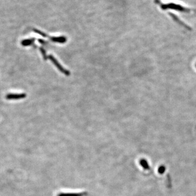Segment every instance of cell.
I'll list each match as a JSON object with an SVG mask.
<instances>
[{
    "label": "cell",
    "instance_id": "cell-3",
    "mask_svg": "<svg viewBox=\"0 0 196 196\" xmlns=\"http://www.w3.org/2000/svg\"><path fill=\"white\" fill-rule=\"evenodd\" d=\"M34 41H35V39H34V38H32V39H25V40H23V41L21 42V44H22V46H27L30 45L31 44H32Z\"/></svg>",
    "mask_w": 196,
    "mask_h": 196
},
{
    "label": "cell",
    "instance_id": "cell-4",
    "mask_svg": "<svg viewBox=\"0 0 196 196\" xmlns=\"http://www.w3.org/2000/svg\"><path fill=\"white\" fill-rule=\"evenodd\" d=\"M170 16H171V17H172L173 19L175 21H176L177 22H178V23H179L180 25H182V26H184V27H185V28H187V29H188H188H190V27H188V26H187V25H186L185 24H184V23H183V22H181V21H180V20L178 19V17H177L176 15H175L174 14H172V13H170Z\"/></svg>",
    "mask_w": 196,
    "mask_h": 196
},
{
    "label": "cell",
    "instance_id": "cell-5",
    "mask_svg": "<svg viewBox=\"0 0 196 196\" xmlns=\"http://www.w3.org/2000/svg\"><path fill=\"white\" fill-rule=\"evenodd\" d=\"M140 164L143 168L145 169V170H149L150 166L149 165V164L146 160H141L140 161Z\"/></svg>",
    "mask_w": 196,
    "mask_h": 196
},
{
    "label": "cell",
    "instance_id": "cell-1",
    "mask_svg": "<svg viewBox=\"0 0 196 196\" xmlns=\"http://www.w3.org/2000/svg\"><path fill=\"white\" fill-rule=\"evenodd\" d=\"M155 2L156 4H158L160 8L162 10H166L168 9H171L175 11L181 12H190V9L189 8H186L182 6L179 4H175L174 3H167V4H164L162 3L160 0H155Z\"/></svg>",
    "mask_w": 196,
    "mask_h": 196
},
{
    "label": "cell",
    "instance_id": "cell-6",
    "mask_svg": "<svg viewBox=\"0 0 196 196\" xmlns=\"http://www.w3.org/2000/svg\"><path fill=\"white\" fill-rule=\"evenodd\" d=\"M83 194H60L58 196H82Z\"/></svg>",
    "mask_w": 196,
    "mask_h": 196
},
{
    "label": "cell",
    "instance_id": "cell-2",
    "mask_svg": "<svg viewBox=\"0 0 196 196\" xmlns=\"http://www.w3.org/2000/svg\"><path fill=\"white\" fill-rule=\"evenodd\" d=\"M26 95L25 93H21V94H8L6 95L7 99L8 100H17V99H24L26 97Z\"/></svg>",
    "mask_w": 196,
    "mask_h": 196
},
{
    "label": "cell",
    "instance_id": "cell-8",
    "mask_svg": "<svg viewBox=\"0 0 196 196\" xmlns=\"http://www.w3.org/2000/svg\"><path fill=\"white\" fill-rule=\"evenodd\" d=\"M34 31H35V32L37 33L38 34H39L40 35H41L42 36H44V37H46V36L45 34V33H44L43 32H41V31L38 30H36V29H34L33 30Z\"/></svg>",
    "mask_w": 196,
    "mask_h": 196
},
{
    "label": "cell",
    "instance_id": "cell-7",
    "mask_svg": "<svg viewBox=\"0 0 196 196\" xmlns=\"http://www.w3.org/2000/svg\"><path fill=\"white\" fill-rule=\"evenodd\" d=\"M165 170H166V167L164 165H162V166H160L159 168V170H158L159 173L160 174H164L165 172Z\"/></svg>",
    "mask_w": 196,
    "mask_h": 196
}]
</instances>
